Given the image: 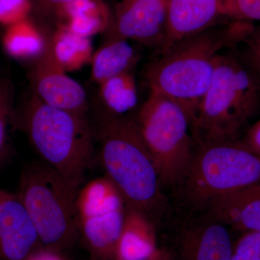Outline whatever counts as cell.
<instances>
[{"label":"cell","instance_id":"cell-1","mask_svg":"<svg viewBox=\"0 0 260 260\" xmlns=\"http://www.w3.org/2000/svg\"><path fill=\"white\" fill-rule=\"evenodd\" d=\"M254 28L251 22L231 19L178 43L149 65L145 79L150 91L180 106L191 129L213 80L218 56L240 46Z\"/></svg>","mask_w":260,"mask_h":260},{"label":"cell","instance_id":"cell-2","mask_svg":"<svg viewBox=\"0 0 260 260\" xmlns=\"http://www.w3.org/2000/svg\"><path fill=\"white\" fill-rule=\"evenodd\" d=\"M259 112V77L237 48L224 51L191 126L195 143H235Z\"/></svg>","mask_w":260,"mask_h":260},{"label":"cell","instance_id":"cell-3","mask_svg":"<svg viewBox=\"0 0 260 260\" xmlns=\"http://www.w3.org/2000/svg\"><path fill=\"white\" fill-rule=\"evenodd\" d=\"M97 133L106 176L117 188L126 205L150 219L162 203L161 184L135 119L106 114Z\"/></svg>","mask_w":260,"mask_h":260},{"label":"cell","instance_id":"cell-4","mask_svg":"<svg viewBox=\"0 0 260 260\" xmlns=\"http://www.w3.org/2000/svg\"><path fill=\"white\" fill-rule=\"evenodd\" d=\"M25 124L44 162L79 191L94 156V133L86 118L50 107L34 94Z\"/></svg>","mask_w":260,"mask_h":260},{"label":"cell","instance_id":"cell-5","mask_svg":"<svg viewBox=\"0 0 260 260\" xmlns=\"http://www.w3.org/2000/svg\"><path fill=\"white\" fill-rule=\"evenodd\" d=\"M78 192L45 162H34L24 168L17 194L43 247L59 252L79 237Z\"/></svg>","mask_w":260,"mask_h":260},{"label":"cell","instance_id":"cell-6","mask_svg":"<svg viewBox=\"0 0 260 260\" xmlns=\"http://www.w3.org/2000/svg\"><path fill=\"white\" fill-rule=\"evenodd\" d=\"M135 121L160 184L182 182L196 150L191 124L182 108L165 95L150 91Z\"/></svg>","mask_w":260,"mask_h":260},{"label":"cell","instance_id":"cell-7","mask_svg":"<svg viewBox=\"0 0 260 260\" xmlns=\"http://www.w3.org/2000/svg\"><path fill=\"white\" fill-rule=\"evenodd\" d=\"M182 182L191 204L208 205L260 182V156L236 143L197 145Z\"/></svg>","mask_w":260,"mask_h":260},{"label":"cell","instance_id":"cell-8","mask_svg":"<svg viewBox=\"0 0 260 260\" xmlns=\"http://www.w3.org/2000/svg\"><path fill=\"white\" fill-rule=\"evenodd\" d=\"M80 236L95 260H116L126 202L105 176L81 186L77 195Z\"/></svg>","mask_w":260,"mask_h":260},{"label":"cell","instance_id":"cell-9","mask_svg":"<svg viewBox=\"0 0 260 260\" xmlns=\"http://www.w3.org/2000/svg\"><path fill=\"white\" fill-rule=\"evenodd\" d=\"M167 0H114L110 36L150 48L161 45Z\"/></svg>","mask_w":260,"mask_h":260},{"label":"cell","instance_id":"cell-10","mask_svg":"<svg viewBox=\"0 0 260 260\" xmlns=\"http://www.w3.org/2000/svg\"><path fill=\"white\" fill-rule=\"evenodd\" d=\"M65 72L53 55L49 43L47 51L38 59L32 70L34 94L50 107L85 117L88 111L86 92Z\"/></svg>","mask_w":260,"mask_h":260},{"label":"cell","instance_id":"cell-11","mask_svg":"<svg viewBox=\"0 0 260 260\" xmlns=\"http://www.w3.org/2000/svg\"><path fill=\"white\" fill-rule=\"evenodd\" d=\"M222 18V0H167L164 39L157 54L211 28Z\"/></svg>","mask_w":260,"mask_h":260},{"label":"cell","instance_id":"cell-12","mask_svg":"<svg viewBox=\"0 0 260 260\" xmlns=\"http://www.w3.org/2000/svg\"><path fill=\"white\" fill-rule=\"evenodd\" d=\"M42 247L18 195L7 191L0 200V260H27Z\"/></svg>","mask_w":260,"mask_h":260},{"label":"cell","instance_id":"cell-13","mask_svg":"<svg viewBox=\"0 0 260 260\" xmlns=\"http://www.w3.org/2000/svg\"><path fill=\"white\" fill-rule=\"evenodd\" d=\"M210 213L237 230L260 232V182L210 201Z\"/></svg>","mask_w":260,"mask_h":260},{"label":"cell","instance_id":"cell-14","mask_svg":"<svg viewBox=\"0 0 260 260\" xmlns=\"http://www.w3.org/2000/svg\"><path fill=\"white\" fill-rule=\"evenodd\" d=\"M234 254L227 229L220 223H208L190 229L181 243L182 260H232Z\"/></svg>","mask_w":260,"mask_h":260},{"label":"cell","instance_id":"cell-15","mask_svg":"<svg viewBox=\"0 0 260 260\" xmlns=\"http://www.w3.org/2000/svg\"><path fill=\"white\" fill-rule=\"evenodd\" d=\"M158 249L150 220L140 210L126 204L125 215L116 249V260L149 257Z\"/></svg>","mask_w":260,"mask_h":260},{"label":"cell","instance_id":"cell-16","mask_svg":"<svg viewBox=\"0 0 260 260\" xmlns=\"http://www.w3.org/2000/svg\"><path fill=\"white\" fill-rule=\"evenodd\" d=\"M130 41L110 36L107 42L93 54L91 77L100 85L108 79L133 71L140 60V54Z\"/></svg>","mask_w":260,"mask_h":260},{"label":"cell","instance_id":"cell-17","mask_svg":"<svg viewBox=\"0 0 260 260\" xmlns=\"http://www.w3.org/2000/svg\"><path fill=\"white\" fill-rule=\"evenodd\" d=\"M72 31L90 38L110 27L112 14L101 0H74L61 8Z\"/></svg>","mask_w":260,"mask_h":260},{"label":"cell","instance_id":"cell-18","mask_svg":"<svg viewBox=\"0 0 260 260\" xmlns=\"http://www.w3.org/2000/svg\"><path fill=\"white\" fill-rule=\"evenodd\" d=\"M49 44L53 55L65 71L80 69L93 57L90 38L78 35L65 25L54 34Z\"/></svg>","mask_w":260,"mask_h":260},{"label":"cell","instance_id":"cell-19","mask_svg":"<svg viewBox=\"0 0 260 260\" xmlns=\"http://www.w3.org/2000/svg\"><path fill=\"white\" fill-rule=\"evenodd\" d=\"M99 85L107 114L125 116L138 105V88L133 71L116 75Z\"/></svg>","mask_w":260,"mask_h":260},{"label":"cell","instance_id":"cell-20","mask_svg":"<svg viewBox=\"0 0 260 260\" xmlns=\"http://www.w3.org/2000/svg\"><path fill=\"white\" fill-rule=\"evenodd\" d=\"M49 43L27 18L10 25L5 37V45L12 55L37 61L44 55Z\"/></svg>","mask_w":260,"mask_h":260},{"label":"cell","instance_id":"cell-21","mask_svg":"<svg viewBox=\"0 0 260 260\" xmlns=\"http://www.w3.org/2000/svg\"><path fill=\"white\" fill-rule=\"evenodd\" d=\"M13 88L9 80H0V162L8 148V133L13 115Z\"/></svg>","mask_w":260,"mask_h":260},{"label":"cell","instance_id":"cell-22","mask_svg":"<svg viewBox=\"0 0 260 260\" xmlns=\"http://www.w3.org/2000/svg\"><path fill=\"white\" fill-rule=\"evenodd\" d=\"M224 18L260 22V0H222Z\"/></svg>","mask_w":260,"mask_h":260},{"label":"cell","instance_id":"cell-23","mask_svg":"<svg viewBox=\"0 0 260 260\" xmlns=\"http://www.w3.org/2000/svg\"><path fill=\"white\" fill-rule=\"evenodd\" d=\"M31 8L30 0H0V23L10 25L26 19Z\"/></svg>","mask_w":260,"mask_h":260},{"label":"cell","instance_id":"cell-24","mask_svg":"<svg viewBox=\"0 0 260 260\" xmlns=\"http://www.w3.org/2000/svg\"><path fill=\"white\" fill-rule=\"evenodd\" d=\"M241 45L242 49L239 51L243 59L260 78V25H254L252 31Z\"/></svg>","mask_w":260,"mask_h":260},{"label":"cell","instance_id":"cell-25","mask_svg":"<svg viewBox=\"0 0 260 260\" xmlns=\"http://www.w3.org/2000/svg\"><path fill=\"white\" fill-rule=\"evenodd\" d=\"M234 254L260 259V232H248L238 242Z\"/></svg>","mask_w":260,"mask_h":260},{"label":"cell","instance_id":"cell-26","mask_svg":"<svg viewBox=\"0 0 260 260\" xmlns=\"http://www.w3.org/2000/svg\"><path fill=\"white\" fill-rule=\"evenodd\" d=\"M235 143L260 156V119L252 125L249 126L240 140Z\"/></svg>","mask_w":260,"mask_h":260},{"label":"cell","instance_id":"cell-27","mask_svg":"<svg viewBox=\"0 0 260 260\" xmlns=\"http://www.w3.org/2000/svg\"><path fill=\"white\" fill-rule=\"evenodd\" d=\"M27 260H64L57 251L42 247L38 249Z\"/></svg>","mask_w":260,"mask_h":260},{"label":"cell","instance_id":"cell-28","mask_svg":"<svg viewBox=\"0 0 260 260\" xmlns=\"http://www.w3.org/2000/svg\"><path fill=\"white\" fill-rule=\"evenodd\" d=\"M138 260H172V256L164 249H157L156 251L149 257Z\"/></svg>","mask_w":260,"mask_h":260},{"label":"cell","instance_id":"cell-29","mask_svg":"<svg viewBox=\"0 0 260 260\" xmlns=\"http://www.w3.org/2000/svg\"><path fill=\"white\" fill-rule=\"evenodd\" d=\"M42 1L45 2L48 4L56 5V6H59L61 8L65 6V5L70 4V3L74 1V0H42Z\"/></svg>","mask_w":260,"mask_h":260},{"label":"cell","instance_id":"cell-30","mask_svg":"<svg viewBox=\"0 0 260 260\" xmlns=\"http://www.w3.org/2000/svg\"><path fill=\"white\" fill-rule=\"evenodd\" d=\"M232 260H260L256 258L249 257V256H244L239 255V254H233Z\"/></svg>","mask_w":260,"mask_h":260},{"label":"cell","instance_id":"cell-31","mask_svg":"<svg viewBox=\"0 0 260 260\" xmlns=\"http://www.w3.org/2000/svg\"><path fill=\"white\" fill-rule=\"evenodd\" d=\"M7 191L2 190L0 189V200L3 199V197L5 196V194H6Z\"/></svg>","mask_w":260,"mask_h":260}]
</instances>
